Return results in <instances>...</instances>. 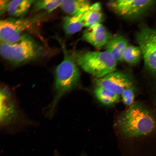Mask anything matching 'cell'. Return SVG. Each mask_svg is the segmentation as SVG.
<instances>
[{
	"instance_id": "10",
	"label": "cell",
	"mask_w": 156,
	"mask_h": 156,
	"mask_svg": "<svg viewBox=\"0 0 156 156\" xmlns=\"http://www.w3.org/2000/svg\"><path fill=\"white\" fill-rule=\"evenodd\" d=\"M113 36L104 26L99 23L87 27L83 32L82 38L95 47L99 49L105 46Z\"/></svg>"
},
{
	"instance_id": "11",
	"label": "cell",
	"mask_w": 156,
	"mask_h": 156,
	"mask_svg": "<svg viewBox=\"0 0 156 156\" xmlns=\"http://www.w3.org/2000/svg\"><path fill=\"white\" fill-rule=\"evenodd\" d=\"M127 39L120 35L113 36L105 46L106 51L109 53L117 62L123 60L124 51L128 45Z\"/></svg>"
},
{
	"instance_id": "1",
	"label": "cell",
	"mask_w": 156,
	"mask_h": 156,
	"mask_svg": "<svg viewBox=\"0 0 156 156\" xmlns=\"http://www.w3.org/2000/svg\"><path fill=\"white\" fill-rule=\"evenodd\" d=\"M114 125L125 156L156 155V115L149 109L134 103L118 115Z\"/></svg>"
},
{
	"instance_id": "14",
	"label": "cell",
	"mask_w": 156,
	"mask_h": 156,
	"mask_svg": "<svg viewBox=\"0 0 156 156\" xmlns=\"http://www.w3.org/2000/svg\"><path fill=\"white\" fill-rule=\"evenodd\" d=\"M35 1L30 0L11 1L7 11L11 16L22 17L26 14L31 4Z\"/></svg>"
},
{
	"instance_id": "18",
	"label": "cell",
	"mask_w": 156,
	"mask_h": 156,
	"mask_svg": "<svg viewBox=\"0 0 156 156\" xmlns=\"http://www.w3.org/2000/svg\"><path fill=\"white\" fill-rule=\"evenodd\" d=\"M62 0H40L35 2L34 7L36 10H44L50 13L60 6Z\"/></svg>"
},
{
	"instance_id": "5",
	"label": "cell",
	"mask_w": 156,
	"mask_h": 156,
	"mask_svg": "<svg viewBox=\"0 0 156 156\" xmlns=\"http://www.w3.org/2000/svg\"><path fill=\"white\" fill-rule=\"evenodd\" d=\"M156 5V1L152 0H113L107 4L109 9L116 14L129 20L141 17Z\"/></svg>"
},
{
	"instance_id": "17",
	"label": "cell",
	"mask_w": 156,
	"mask_h": 156,
	"mask_svg": "<svg viewBox=\"0 0 156 156\" xmlns=\"http://www.w3.org/2000/svg\"><path fill=\"white\" fill-rule=\"evenodd\" d=\"M142 56V51L139 46L128 44L123 53V60L130 65H135L139 62Z\"/></svg>"
},
{
	"instance_id": "7",
	"label": "cell",
	"mask_w": 156,
	"mask_h": 156,
	"mask_svg": "<svg viewBox=\"0 0 156 156\" xmlns=\"http://www.w3.org/2000/svg\"><path fill=\"white\" fill-rule=\"evenodd\" d=\"M42 16L37 15L28 18H9L1 20L0 41L10 43L18 41L22 33L37 23Z\"/></svg>"
},
{
	"instance_id": "6",
	"label": "cell",
	"mask_w": 156,
	"mask_h": 156,
	"mask_svg": "<svg viewBox=\"0 0 156 156\" xmlns=\"http://www.w3.org/2000/svg\"><path fill=\"white\" fill-rule=\"evenodd\" d=\"M135 39L142 51L145 67L156 74V29L141 25Z\"/></svg>"
},
{
	"instance_id": "13",
	"label": "cell",
	"mask_w": 156,
	"mask_h": 156,
	"mask_svg": "<svg viewBox=\"0 0 156 156\" xmlns=\"http://www.w3.org/2000/svg\"><path fill=\"white\" fill-rule=\"evenodd\" d=\"M84 13L68 16L64 18L63 27L66 34L72 35L81 29L83 27L82 17Z\"/></svg>"
},
{
	"instance_id": "4",
	"label": "cell",
	"mask_w": 156,
	"mask_h": 156,
	"mask_svg": "<svg viewBox=\"0 0 156 156\" xmlns=\"http://www.w3.org/2000/svg\"><path fill=\"white\" fill-rule=\"evenodd\" d=\"M70 56L84 71L96 77L115 71L117 62L106 51L74 52Z\"/></svg>"
},
{
	"instance_id": "19",
	"label": "cell",
	"mask_w": 156,
	"mask_h": 156,
	"mask_svg": "<svg viewBox=\"0 0 156 156\" xmlns=\"http://www.w3.org/2000/svg\"><path fill=\"white\" fill-rule=\"evenodd\" d=\"M121 96L122 102L125 105L130 107L133 104L135 94L133 85L125 89Z\"/></svg>"
},
{
	"instance_id": "2",
	"label": "cell",
	"mask_w": 156,
	"mask_h": 156,
	"mask_svg": "<svg viewBox=\"0 0 156 156\" xmlns=\"http://www.w3.org/2000/svg\"><path fill=\"white\" fill-rule=\"evenodd\" d=\"M64 51L62 61L54 71L53 97L47 108L46 114L49 116L53 115L61 99L76 85L80 77L77 64L70 55Z\"/></svg>"
},
{
	"instance_id": "12",
	"label": "cell",
	"mask_w": 156,
	"mask_h": 156,
	"mask_svg": "<svg viewBox=\"0 0 156 156\" xmlns=\"http://www.w3.org/2000/svg\"><path fill=\"white\" fill-rule=\"evenodd\" d=\"M91 5L86 0H62L60 7L62 10L70 16L85 13Z\"/></svg>"
},
{
	"instance_id": "20",
	"label": "cell",
	"mask_w": 156,
	"mask_h": 156,
	"mask_svg": "<svg viewBox=\"0 0 156 156\" xmlns=\"http://www.w3.org/2000/svg\"><path fill=\"white\" fill-rule=\"evenodd\" d=\"M11 1L9 0H0V14H4L7 11L9 4Z\"/></svg>"
},
{
	"instance_id": "16",
	"label": "cell",
	"mask_w": 156,
	"mask_h": 156,
	"mask_svg": "<svg viewBox=\"0 0 156 156\" xmlns=\"http://www.w3.org/2000/svg\"><path fill=\"white\" fill-rule=\"evenodd\" d=\"M103 19L104 16L101 10L94 9L90 7L82 17L83 27L87 28L101 23Z\"/></svg>"
},
{
	"instance_id": "15",
	"label": "cell",
	"mask_w": 156,
	"mask_h": 156,
	"mask_svg": "<svg viewBox=\"0 0 156 156\" xmlns=\"http://www.w3.org/2000/svg\"><path fill=\"white\" fill-rule=\"evenodd\" d=\"M94 93L98 99L105 105H112L120 101L119 95L101 87H96Z\"/></svg>"
},
{
	"instance_id": "8",
	"label": "cell",
	"mask_w": 156,
	"mask_h": 156,
	"mask_svg": "<svg viewBox=\"0 0 156 156\" xmlns=\"http://www.w3.org/2000/svg\"><path fill=\"white\" fill-rule=\"evenodd\" d=\"M1 121L8 124L20 118L21 112L12 90L8 86L2 84L0 90Z\"/></svg>"
},
{
	"instance_id": "3",
	"label": "cell",
	"mask_w": 156,
	"mask_h": 156,
	"mask_svg": "<svg viewBox=\"0 0 156 156\" xmlns=\"http://www.w3.org/2000/svg\"><path fill=\"white\" fill-rule=\"evenodd\" d=\"M42 47L30 36L23 34L14 43L0 41V53L2 58L14 67L34 61L42 55Z\"/></svg>"
},
{
	"instance_id": "9",
	"label": "cell",
	"mask_w": 156,
	"mask_h": 156,
	"mask_svg": "<svg viewBox=\"0 0 156 156\" xmlns=\"http://www.w3.org/2000/svg\"><path fill=\"white\" fill-rule=\"evenodd\" d=\"M97 87L104 88L119 95L124 90L133 85L132 79L127 74L114 71L94 80Z\"/></svg>"
},
{
	"instance_id": "21",
	"label": "cell",
	"mask_w": 156,
	"mask_h": 156,
	"mask_svg": "<svg viewBox=\"0 0 156 156\" xmlns=\"http://www.w3.org/2000/svg\"><path fill=\"white\" fill-rule=\"evenodd\" d=\"M80 156H87L85 153H83Z\"/></svg>"
}]
</instances>
